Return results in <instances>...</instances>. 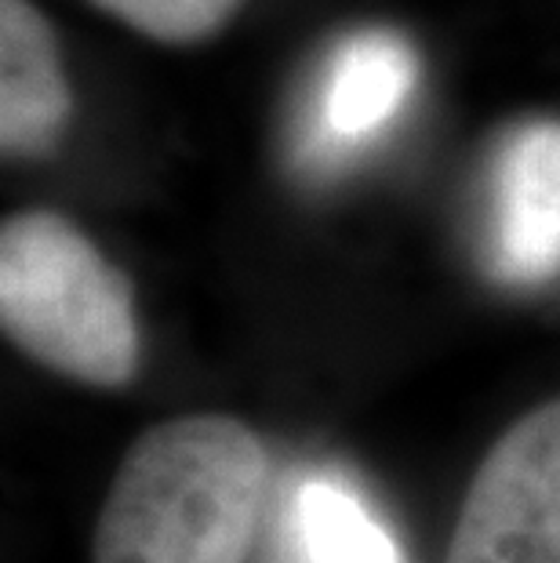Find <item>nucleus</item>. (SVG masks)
<instances>
[{
    "instance_id": "8",
    "label": "nucleus",
    "mask_w": 560,
    "mask_h": 563,
    "mask_svg": "<svg viewBox=\"0 0 560 563\" xmlns=\"http://www.w3.org/2000/svg\"><path fill=\"white\" fill-rule=\"evenodd\" d=\"M124 26L164 44H194L219 33L241 0H91Z\"/></svg>"
},
{
    "instance_id": "4",
    "label": "nucleus",
    "mask_w": 560,
    "mask_h": 563,
    "mask_svg": "<svg viewBox=\"0 0 560 563\" xmlns=\"http://www.w3.org/2000/svg\"><path fill=\"white\" fill-rule=\"evenodd\" d=\"M495 266L514 284L560 273V121L506 139L495 175Z\"/></svg>"
},
{
    "instance_id": "6",
    "label": "nucleus",
    "mask_w": 560,
    "mask_h": 563,
    "mask_svg": "<svg viewBox=\"0 0 560 563\" xmlns=\"http://www.w3.org/2000/svg\"><path fill=\"white\" fill-rule=\"evenodd\" d=\"M419 63L397 33L372 30L353 37L331 66L325 121L339 139H361L397 113L411 91Z\"/></svg>"
},
{
    "instance_id": "1",
    "label": "nucleus",
    "mask_w": 560,
    "mask_h": 563,
    "mask_svg": "<svg viewBox=\"0 0 560 563\" xmlns=\"http://www.w3.org/2000/svg\"><path fill=\"white\" fill-rule=\"evenodd\" d=\"M266 448L237 418L186 415L128 448L95 523L91 563H244Z\"/></svg>"
},
{
    "instance_id": "2",
    "label": "nucleus",
    "mask_w": 560,
    "mask_h": 563,
    "mask_svg": "<svg viewBox=\"0 0 560 563\" xmlns=\"http://www.w3.org/2000/svg\"><path fill=\"white\" fill-rule=\"evenodd\" d=\"M0 328L85 386L121 389L139 367L128 277L55 211H19L0 230Z\"/></svg>"
},
{
    "instance_id": "7",
    "label": "nucleus",
    "mask_w": 560,
    "mask_h": 563,
    "mask_svg": "<svg viewBox=\"0 0 560 563\" xmlns=\"http://www.w3.org/2000/svg\"><path fill=\"white\" fill-rule=\"evenodd\" d=\"M299 534L309 563H400L383 527L336 484L303 487Z\"/></svg>"
},
{
    "instance_id": "5",
    "label": "nucleus",
    "mask_w": 560,
    "mask_h": 563,
    "mask_svg": "<svg viewBox=\"0 0 560 563\" xmlns=\"http://www.w3.org/2000/svg\"><path fill=\"white\" fill-rule=\"evenodd\" d=\"M74 113L55 30L30 0H0V150L44 157Z\"/></svg>"
},
{
    "instance_id": "3",
    "label": "nucleus",
    "mask_w": 560,
    "mask_h": 563,
    "mask_svg": "<svg viewBox=\"0 0 560 563\" xmlns=\"http://www.w3.org/2000/svg\"><path fill=\"white\" fill-rule=\"evenodd\" d=\"M448 563H560V397L524 415L484 454Z\"/></svg>"
}]
</instances>
